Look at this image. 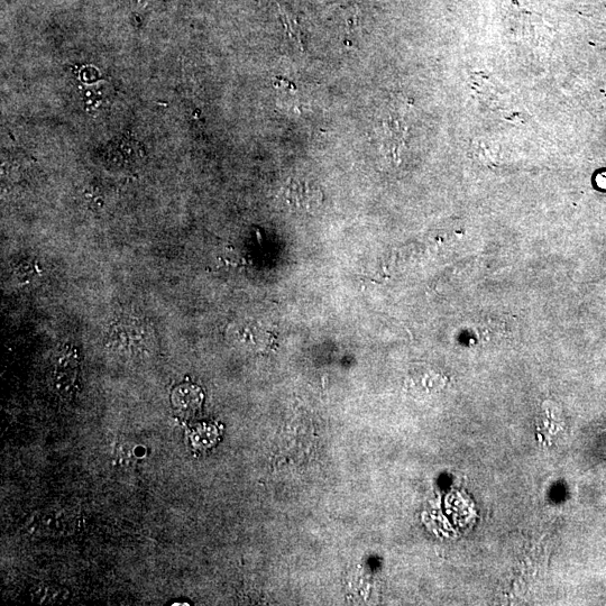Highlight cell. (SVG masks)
<instances>
[{"instance_id": "6da1fadb", "label": "cell", "mask_w": 606, "mask_h": 606, "mask_svg": "<svg viewBox=\"0 0 606 606\" xmlns=\"http://www.w3.org/2000/svg\"><path fill=\"white\" fill-rule=\"evenodd\" d=\"M281 198L290 209L311 213L323 204V191L306 179H290L281 191Z\"/></svg>"}, {"instance_id": "7a4b0ae2", "label": "cell", "mask_w": 606, "mask_h": 606, "mask_svg": "<svg viewBox=\"0 0 606 606\" xmlns=\"http://www.w3.org/2000/svg\"><path fill=\"white\" fill-rule=\"evenodd\" d=\"M173 406L185 415H192L200 408L202 401L201 392L192 385H182L173 392Z\"/></svg>"}, {"instance_id": "3957f363", "label": "cell", "mask_w": 606, "mask_h": 606, "mask_svg": "<svg viewBox=\"0 0 606 606\" xmlns=\"http://www.w3.org/2000/svg\"><path fill=\"white\" fill-rule=\"evenodd\" d=\"M279 12L281 16V21L283 23L284 29H286L288 38L297 45L300 50H305V43H303V36L301 32V27L297 21L295 15L287 11L286 7L278 4Z\"/></svg>"}]
</instances>
